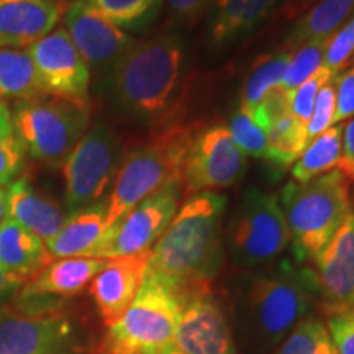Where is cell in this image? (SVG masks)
I'll list each match as a JSON object with an SVG mask.
<instances>
[{
	"label": "cell",
	"instance_id": "obj_1",
	"mask_svg": "<svg viewBox=\"0 0 354 354\" xmlns=\"http://www.w3.org/2000/svg\"><path fill=\"white\" fill-rule=\"evenodd\" d=\"M318 299L312 269L282 263L248 277L234 300V339L246 354H272Z\"/></svg>",
	"mask_w": 354,
	"mask_h": 354
},
{
	"label": "cell",
	"instance_id": "obj_2",
	"mask_svg": "<svg viewBox=\"0 0 354 354\" xmlns=\"http://www.w3.org/2000/svg\"><path fill=\"white\" fill-rule=\"evenodd\" d=\"M225 207L223 194L190 196L153 246L148 272L180 294L210 286L223 264Z\"/></svg>",
	"mask_w": 354,
	"mask_h": 354
},
{
	"label": "cell",
	"instance_id": "obj_3",
	"mask_svg": "<svg viewBox=\"0 0 354 354\" xmlns=\"http://www.w3.org/2000/svg\"><path fill=\"white\" fill-rule=\"evenodd\" d=\"M183 59L174 33L133 43L105 79L113 107L133 120H159L179 84Z\"/></svg>",
	"mask_w": 354,
	"mask_h": 354
},
{
	"label": "cell",
	"instance_id": "obj_4",
	"mask_svg": "<svg viewBox=\"0 0 354 354\" xmlns=\"http://www.w3.org/2000/svg\"><path fill=\"white\" fill-rule=\"evenodd\" d=\"M198 128L197 123L165 127L145 143L123 153L105 201L107 232L156 190L171 183H183L185 158Z\"/></svg>",
	"mask_w": 354,
	"mask_h": 354
},
{
	"label": "cell",
	"instance_id": "obj_5",
	"mask_svg": "<svg viewBox=\"0 0 354 354\" xmlns=\"http://www.w3.org/2000/svg\"><path fill=\"white\" fill-rule=\"evenodd\" d=\"M281 209L297 263H313L351 212L349 180L335 169L308 183H289Z\"/></svg>",
	"mask_w": 354,
	"mask_h": 354
},
{
	"label": "cell",
	"instance_id": "obj_6",
	"mask_svg": "<svg viewBox=\"0 0 354 354\" xmlns=\"http://www.w3.org/2000/svg\"><path fill=\"white\" fill-rule=\"evenodd\" d=\"M183 294L148 272L125 313L107 326L99 354H161L174 346Z\"/></svg>",
	"mask_w": 354,
	"mask_h": 354
},
{
	"label": "cell",
	"instance_id": "obj_7",
	"mask_svg": "<svg viewBox=\"0 0 354 354\" xmlns=\"http://www.w3.org/2000/svg\"><path fill=\"white\" fill-rule=\"evenodd\" d=\"M91 104H76L56 97L15 104L12 112L13 133L26 154L50 167L64 161L91 128Z\"/></svg>",
	"mask_w": 354,
	"mask_h": 354
},
{
	"label": "cell",
	"instance_id": "obj_8",
	"mask_svg": "<svg viewBox=\"0 0 354 354\" xmlns=\"http://www.w3.org/2000/svg\"><path fill=\"white\" fill-rule=\"evenodd\" d=\"M77 325L61 302H25L0 307V354H81Z\"/></svg>",
	"mask_w": 354,
	"mask_h": 354
},
{
	"label": "cell",
	"instance_id": "obj_9",
	"mask_svg": "<svg viewBox=\"0 0 354 354\" xmlns=\"http://www.w3.org/2000/svg\"><path fill=\"white\" fill-rule=\"evenodd\" d=\"M230 258L241 268H261L276 261L290 245L279 197L248 189L227 228Z\"/></svg>",
	"mask_w": 354,
	"mask_h": 354
},
{
	"label": "cell",
	"instance_id": "obj_10",
	"mask_svg": "<svg viewBox=\"0 0 354 354\" xmlns=\"http://www.w3.org/2000/svg\"><path fill=\"white\" fill-rule=\"evenodd\" d=\"M122 158V136L112 127L99 122L88 128L63 165L68 215L104 201Z\"/></svg>",
	"mask_w": 354,
	"mask_h": 354
},
{
	"label": "cell",
	"instance_id": "obj_11",
	"mask_svg": "<svg viewBox=\"0 0 354 354\" xmlns=\"http://www.w3.org/2000/svg\"><path fill=\"white\" fill-rule=\"evenodd\" d=\"M183 183H171L133 207L105 233L94 258L115 259L151 251L179 210Z\"/></svg>",
	"mask_w": 354,
	"mask_h": 354
},
{
	"label": "cell",
	"instance_id": "obj_12",
	"mask_svg": "<svg viewBox=\"0 0 354 354\" xmlns=\"http://www.w3.org/2000/svg\"><path fill=\"white\" fill-rule=\"evenodd\" d=\"M246 166V153L234 143L228 127H201L184 162V194L194 196L232 187L245 174Z\"/></svg>",
	"mask_w": 354,
	"mask_h": 354
},
{
	"label": "cell",
	"instance_id": "obj_13",
	"mask_svg": "<svg viewBox=\"0 0 354 354\" xmlns=\"http://www.w3.org/2000/svg\"><path fill=\"white\" fill-rule=\"evenodd\" d=\"M174 346L184 354H240L227 310L210 286L183 294Z\"/></svg>",
	"mask_w": 354,
	"mask_h": 354
},
{
	"label": "cell",
	"instance_id": "obj_14",
	"mask_svg": "<svg viewBox=\"0 0 354 354\" xmlns=\"http://www.w3.org/2000/svg\"><path fill=\"white\" fill-rule=\"evenodd\" d=\"M37 69L43 92L50 97L76 104H88L91 71L82 59L64 26L26 48Z\"/></svg>",
	"mask_w": 354,
	"mask_h": 354
},
{
	"label": "cell",
	"instance_id": "obj_15",
	"mask_svg": "<svg viewBox=\"0 0 354 354\" xmlns=\"http://www.w3.org/2000/svg\"><path fill=\"white\" fill-rule=\"evenodd\" d=\"M63 26L79 55L86 61L91 76L105 81L115 64L135 43L120 26L97 13L86 0H73L63 17Z\"/></svg>",
	"mask_w": 354,
	"mask_h": 354
},
{
	"label": "cell",
	"instance_id": "obj_16",
	"mask_svg": "<svg viewBox=\"0 0 354 354\" xmlns=\"http://www.w3.org/2000/svg\"><path fill=\"white\" fill-rule=\"evenodd\" d=\"M315 279L318 299L326 313L354 307V210L317 256Z\"/></svg>",
	"mask_w": 354,
	"mask_h": 354
},
{
	"label": "cell",
	"instance_id": "obj_17",
	"mask_svg": "<svg viewBox=\"0 0 354 354\" xmlns=\"http://www.w3.org/2000/svg\"><path fill=\"white\" fill-rule=\"evenodd\" d=\"M149 254L151 251L109 259L88 284L99 315L107 326L118 320L138 295L148 274Z\"/></svg>",
	"mask_w": 354,
	"mask_h": 354
},
{
	"label": "cell",
	"instance_id": "obj_18",
	"mask_svg": "<svg viewBox=\"0 0 354 354\" xmlns=\"http://www.w3.org/2000/svg\"><path fill=\"white\" fill-rule=\"evenodd\" d=\"M69 0H0V48L26 50L63 20Z\"/></svg>",
	"mask_w": 354,
	"mask_h": 354
},
{
	"label": "cell",
	"instance_id": "obj_19",
	"mask_svg": "<svg viewBox=\"0 0 354 354\" xmlns=\"http://www.w3.org/2000/svg\"><path fill=\"white\" fill-rule=\"evenodd\" d=\"M109 259L102 258H61L53 259L37 276L26 281L17 302H39V300H59L73 297L91 284Z\"/></svg>",
	"mask_w": 354,
	"mask_h": 354
},
{
	"label": "cell",
	"instance_id": "obj_20",
	"mask_svg": "<svg viewBox=\"0 0 354 354\" xmlns=\"http://www.w3.org/2000/svg\"><path fill=\"white\" fill-rule=\"evenodd\" d=\"M7 218L37 234L46 245L63 228L68 214L51 197L35 189L28 177L20 176L7 187Z\"/></svg>",
	"mask_w": 354,
	"mask_h": 354
},
{
	"label": "cell",
	"instance_id": "obj_21",
	"mask_svg": "<svg viewBox=\"0 0 354 354\" xmlns=\"http://www.w3.org/2000/svg\"><path fill=\"white\" fill-rule=\"evenodd\" d=\"M105 233V201H102L69 214L63 228L46 243V250L53 259L94 258Z\"/></svg>",
	"mask_w": 354,
	"mask_h": 354
},
{
	"label": "cell",
	"instance_id": "obj_22",
	"mask_svg": "<svg viewBox=\"0 0 354 354\" xmlns=\"http://www.w3.org/2000/svg\"><path fill=\"white\" fill-rule=\"evenodd\" d=\"M277 0H212L209 38L215 46H225L268 19Z\"/></svg>",
	"mask_w": 354,
	"mask_h": 354
},
{
	"label": "cell",
	"instance_id": "obj_23",
	"mask_svg": "<svg viewBox=\"0 0 354 354\" xmlns=\"http://www.w3.org/2000/svg\"><path fill=\"white\" fill-rule=\"evenodd\" d=\"M51 261L46 245L37 234L10 218L3 221L0 227V264L7 272L25 284Z\"/></svg>",
	"mask_w": 354,
	"mask_h": 354
},
{
	"label": "cell",
	"instance_id": "obj_24",
	"mask_svg": "<svg viewBox=\"0 0 354 354\" xmlns=\"http://www.w3.org/2000/svg\"><path fill=\"white\" fill-rule=\"evenodd\" d=\"M44 95L28 51L0 48V99L19 104Z\"/></svg>",
	"mask_w": 354,
	"mask_h": 354
},
{
	"label": "cell",
	"instance_id": "obj_25",
	"mask_svg": "<svg viewBox=\"0 0 354 354\" xmlns=\"http://www.w3.org/2000/svg\"><path fill=\"white\" fill-rule=\"evenodd\" d=\"M354 10V0H318L295 24L289 35V46L297 48L313 39L328 38Z\"/></svg>",
	"mask_w": 354,
	"mask_h": 354
},
{
	"label": "cell",
	"instance_id": "obj_26",
	"mask_svg": "<svg viewBox=\"0 0 354 354\" xmlns=\"http://www.w3.org/2000/svg\"><path fill=\"white\" fill-rule=\"evenodd\" d=\"M343 128L331 127L312 140L292 167L294 183H308L338 167L343 151Z\"/></svg>",
	"mask_w": 354,
	"mask_h": 354
},
{
	"label": "cell",
	"instance_id": "obj_27",
	"mask_svg": "<svg viewBox=\"0 0 354 354\" xmlns=\"http://www.w3.org/2000/svg\"><path fill=\"white\" fill-rule=\"evenodd\" d=\"M264 131L268 136V159L266 161L274 167H281V169L294 165L308 145L307 125L299 122L292 113L279 118Z\"/></svg>",
	"mask_w": 354,
	"mask_h": 354
},
{
	"label": "cell",
	"instance_id": "obj_28",
	"mask_svg": "<svg viewBox=\"0 0 354 354\" xmlns=\"http://www.w3.org/2000/svg\"><path fill=\"white\" fill-rule=\"evenodd\" d=\"M289 64L287 53H276L259 57L248 74L241 91V109L253 115L254 109L263 100L269 88L281 86L282 77Z\"/></svg>",
	"mask_w": 354,
	"mask_h": 354
},
{
	"label": "cell",
	"instance_id": "obj_29",
	"mask_svg": "<svg viewBox=\"0 0 354 354\" xmlns=\"http://www.w3.org/2000/svg\"><path fill=\"white\" fill-rule=\"evenodd\" d=\"M272 354H338L325 320L307 317L287 335Z\"/></svg>",
	"mask_w": 354,
	"mask_h": 354
},
{
	"label": "cell",
	"instance_id": "obj_30",
	"mask_svg": "<svg viewBox=\"0 0 354 354\" xmlns=\"http://www.w3.org/2000/svg\"><path fill=\"white\" fill-rule=\"evenodd\" d=\"M97 13L113 25L135 28L151 20L161 0H86Z\"/></svg>",
	"mask_w": 354,
	"mask_h": 354
},
{
	"label": "cell",
	"instance_id": "obj_31",
	"mask_svg": "<svg viewBox=\"0 0 354 354\" xmlns=\"http://www.w3.org/2000/svg\"><path fill=\"white\" fill-rule=\"evenodd\" d=\"M328 38L313 39V41L300 44V46H297L299 50L289 56V64H287L284 77H282L281 82V86L286 91L294 92L300 84L312 77L322 68Z\"/></svg>",
	"mask_w": 354,
	"mask_h": 354
},
{
	"label": "cell",
	"instance_id": "obj_32",
	"mask_svg": "<svg viewBox=\"0 0 354 354\" xmlns=\"http://www.w3.org/2000/svg\"><path fill=\"white\" fill-rule=\"evenodd\" d=\"M228 130L243 151L258 159H268V136L250 112L238 109L232 115Z\"/></svg>",
	"mask_w": 354,
	"mask_h": 354
},
{
	"label": "cell",
	"instance_id": "obj_33",
	"mask_svg": "<svg viewBox=\"0 0 354 354\" xmlns=\"http://www.w3.org/2000/svg\"><path fill=\"white\" fill-rule=\"evenodd\" d=\"M353 57H354V13L346 24L339 26V28L328 38L323 66H325L333 76H339V73H342V71L351 63Z\"/></svg>",
	"mask_w": 354,
	"mask_h": 354
},
{
	"label": "cell",
	"instance_id": "obj_34",
	"mask_svg": "<svg viewBox=\"0 0 354 354\" xmlns=\"http://www.w3.org/2000/svg\"><path fill=\"white\" fill-rule=\"evenodd\" d=\"M336 113V76L330 79L328 82L318 91L315 105H313L312 117L307 123V141L310 143L320 136L323 131L335 125Z\"/></svg>",
	"mask_w": 354,
	"mask_h": 354
},
{
	"label": "cell",
	"instance_id": "obj_35",
	"mask_svg": "<svg viewBox=\"0 0 354 354\" xmlns=\"http://www.w3.org/2000/svg\"><path fill=\"white\" fill-rule=\"evenodd\" d=\"M331 77H333V74H331L325 66H322L312 77H308L307 81L300 84L294 92H290V113L294 115L299 122L307 125L310 117H312L318 91H320Z\"/></svg>",
	"mask_w": 354,
	"mask_h": 354
},
{
	"label": "cell",
	"instance_id": "obj_36",
	"mask_svg": "<svg viewBox=\"0 0 354 354\" xmlns=\"http://www.w3.org/2000/svg\"><path fill=\"white\" fill-rule=\"evenodd\" d=\"M26 151L15 133L0 135V185H8L25 166Z\"/></svg>",
	"mask_w": 354,
	"mask_h": 354
},
{
	"label": "cell",
	"instance_id": "obj_37",
	"mask_svg": "<svg viewBox=\"0 0 354 354\" xmlns=\"http://www.w3.org/2000/svg\"><path fill=\"white\" fill-rule=\"evenodd\" d=\"M290 113V92L286 91L282 86H276L266 92L263 100L254 109L253 117L258 125L266 130L279 118Z\"/></svg>",
	"mask_w": 354,
	"mask_h": 354
},
{
	"label": "cell",
	"instance_id": "obj_38",
	"mask_svg": "<svg viewBox=\"0 0 354 354\" xmlns=\"http://www.w3.org/2000/svg\"><path fill=\"white\" fill-rule=\"evenodd\" d=\"M326 325L335 342L336 353L354 354V307L326 313Z\"/></svg>",
	"mask_w": 354,
	"mask_h": 354
},
{
	"label": "cell",
	"instance_id": "obj_39",
	"mask_svg": "<svg viewBox=\"0 0 354 354\" xmlns=\"http://www.w3.org/2000/svg\"><path fill=\"white\" fill-rule=\"evenodd\" d=\"M354 117V64L342 76H336L335 123Z\"/></svg>",
	"mask_w": 354,
	"mask_h": 354
},
{
	"label": "cell",
	"instance_id": "obj_40",
	"mask_svg": "<svg viewBox=\"0 0 354 354\" xmlns=\"http://www.w3.org/2000/svg\"><path fill=\"white\" fill-rule=\"evenodd\" d=\"M212 0H167L169 20L176 25H192L201 19Z\"/></svg>",
	"mask_w": 354,
	"mask_h": 354
},
{
	"label": "cell",
	"instance_id": "obj_41",
	"mask_svg": "<svg viewBox=\"0 0 354 354\" xmlns=\"http://www.w3.org/2000/svg\"><path fill=\"white\" fill-rule=\"evenodd\" d=\"M343 151L338 171L351 183L354 180V118L346 123L343 130Z\"/></svg>",
	"mask_w": 354,
	"mask_h": 354
},
{
	"label": "cell",
	"instance_id": "obj_42",
	"mask_svg": "<svg viewBox=\"0 0 354 354\" xmlns=\"http://www.w3.org/2000/svg\"><path fill=\"white\" fill-rule=\"evenodd\" d=\"M21 286H24V282L15 276H12L10 272H7L3 266L0 264V307L15 297L20 292Z\"/></svg>",
	"mask_w": 354,
	"mask_h": 354
},
{
	"label": "cell",
	"instance_id": "obj_43",
	"mask_svg": "<svg viewBox=\"0 0 354 354\" xmlns=\"http://www.w3.org/2000/svg\"><path fill=\"white\" fill-rule=\"evenodd\" d=\"M12 131V112L8 110L6 102L0 99V135H8Z\"/></svg>",
	"mask_w": 354,
	"mask_h": 354
},
{
	"label": "cell",
	"instance_id": "obj_44",
	"mask_svg": "<svg viewBox=\"0 0 354 354\" xmlns=\"http://www.w3.org/2000/svg\"><path fill=\"white\" fill-rule=\"evenodd\" d=\"M7 220V189L0 185V227Z\"/></svg>",
	"mask_w": 354,
	"mask_h": 354
},
{
	"label": "cell",
	"instance_id": "obj_45",
	"mask_svg": "<svg viewBox=\"0 0 354 354\" xmlns=\"http://www.w3.org/2000/svg\"><path fill=\"white\" fill-rule=\"evenodd\" d=\"M161 354H184V353L179 351V349H177L176 346H171L169 349H166V351L161 353Z\"/></svg>",
	"mask_w": 354,
	"mask_h": 354
},
{
	"label": "cell",
	"instance_id": "obj_46",
	"mask_svg": "<svg viewBox=\"0 0 354 354\" xmlns=\"http://www.w3.org/2000/svg\"><path fill=\"white\" fill-rule=\"evenodd\" d=\"M353 59H354V57H353Z\"/></svg>",
	"mask_w": 354,
	"mask_h": 354
}]
</instances>
